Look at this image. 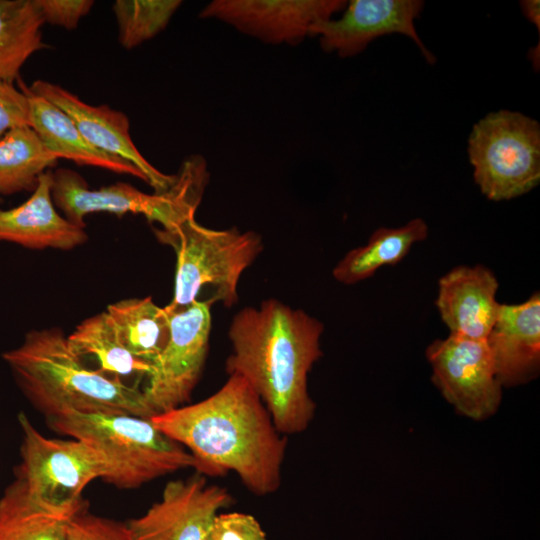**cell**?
Returning <instances> with one entry per match:
<instances>
[{
  "label": "cell",
  "mask_w": 540,
  "mask_h": 540,
  "mask_svg": "<svg viewBox=\"0 0 540 540\" xmlns=\"http://www.w3.org/2000/svg\"><path fill=\"white\" fill-rule=\"evenodd\" d=\"M150 419L193 456L197 473L216 477L234 472L257 496L279 489L287 440L241 376L228 375L209 397Z\"/></svg>",
  "instance_id": "cell-1"
},
{
  "label": "cell",
  "mask_w": 540,
  "mask_h": 540,
  "mask_svg": "<svg viewBox=\"0 0 540 540\" xmlns=\"http://www.w3.org/2000/svg\"><path fill=\"white\" fill-rule=\"evenodd\" d=\"M323 330L318 319L276 299L242 308L230 323L226 372L249 383L285 436L305 431L314 417L308 374L322 356Z\"/></svg>",
  "instance_id": "cell-2"
},
{
  "label": "cell",
  "mask_w": 540,
  "mask_h": 540,
  "mask_svg": "<svg viewBox=\"0 0 540 540\" xmlns=\"http://www.w3.org/2000/svg\"><path fill=\"white\" fill-rule=\"evenodd\" d=\"M2 358L24 395L48 419L70 411L153 417L138 385L88 368L57 327L27 332Z\"/></svg>",
  "instance_id": "cell-3"
},
{
  "label": "cell",
  "mask_w": 540,
  "mask_h": 540,
  "mask_svg": "<svg viewBox=\"0 0 540 540\" xmlns=\"http://www.w3.org/2000/svg\"><path fill=\"white\" fill-rule=\"evenodd\" d=\"M49 423L58 433L94 448L107 466L104 481L118 488H138L178 470L196 469L193 456L149 418L70 411L49 418Z\"/></svg>",
  "instance_id": "cell-4"
},
{
  "label": "cell",
  "mask_w": 540,
  "mask_h": 540,
  "mask_svg": "<svg viewBox=\"0 0 540 540\" xmlns=\"http://www.w3.org/2000/svg\"><path fill=\"white\" fill-rule=\"evenodd\" d=\"M155 235L176 253L174 295L164 307L168 314L198 301L204 289L211 304H236L240 277L263 250L262 237L254 231L211 229L195 218L171 231L156 229Z\"/></svg>",
  "instance_id": "cell-5"
},
{
  "label": "cell",
  "mask_w": 540,
  "mask_h": 540,
  "mask_svg": "<svg viewBox=\"0 0 540 540\" xmlns=\"http://www.w3.org/2000/svg\"><path fill=\"white\" fill-rule=\"evenodd\" d=\"M468 155L475 183L489 200L526 194L540 182V125L515 111L489 113L473 126Z\"/></svg>",
  "instance_id": "cell-6"
},
{
  "label": "cell",
  "mask_w": 540,
  "mask_h": 540,
  "mask_svg": "<svg viewBox=\"0 0 540 540\" xmlns=\"http://www.w3.org/2000/svg\"><path fill=\"white\" fill-rule=\"evenodd\" d=\"M51 194L63 216L82 228H85L87 215L106 212L118 216L142 214L148 221L159 223L161 229L171 231L195 218L203 188L194 176L179 173L172 185L161 193L147 194L121 182L90 189L77 172L60 168L52 172Z\"/></svg>",
  "instance_id": "cell-7"
},
{
  "label": "cell",
  "mask_w": 540,
  "mask_h": 540,
  "mask_svg": "<svg viewBox=\"0 0 540 540\" xmlns=\"http://www.w3.org/2000/svg\"><path fill=\"white\" fill-rule=\"evenodd\" d=\"M18 423L23 434L22 461L15 473L29 495L50 509L84 510V489L90 482L106 478L102 456L81 440L44 436L23 412L18 414Z\"/></svg>",
  "instance_id": "cell-8"
},
{
  "label": "cell",
  "mask_w": 540,
  "mask_h": 540,
  "mask_svg": "<svg viewBox=\"0 0 540 540\" xmlns=\"http://www.w3.org/2000/svg\"><path fill=\"white\" fill-rule=\"evenodd\" d=\"M211 306L195 301L184 310L167 313L169 337L142 388L153 416L184 405L198 383L209 349Z\"/></svg>",
  "instance_id": "cell-9"
},
{
  "label": "cell",
  "mask_w": 540,
  "mask_h": 540,
  "mask_svg": "<svg viewBox=\"0 0 540 540\" xmlns=\"http://www.w3.org/2000/svg\"><path fill=\"white\" fill-rule=\"evenodd\" d=\"M432 381L455 409L475 420L493 415L501 402L498 382L486 340L450 334L426 349Z\"/></svg>",
  "instance_id": "cell-10"
},
{
  "label": "cell",
  "mask_w": 540,
  "mask_h": 540,
  "mask_svg": "<svg viewBox=\"0 0 540 540\" xmlns=\"http://www.w3.org/2000/svg\"><path fill=\"white\" fill-rule=\"evenodd\" d=\"M232 501L226 488L196 472L169 481L160 499L127 525L134 540H203L214 517Z\"/></svg>",
  "instance_id": "cell-11"
},
{
  "label": "cell",
  "mask_w": 540,
  "mask_h": 540,
  "mask_svg": "<svg viewBox=\"0 0 540 540\" xmlns=\"http://www.w3.org/2000/svg\"><path fill=\"white\" fill-rule=\"evenodd\" d=\"M344 0H214L200 12L264 43L297 45L315 23L331 19Z\"/></svg>",
  "instance_id": "cell-12"
},
{
  "label": "cell",
  "mask_w": 540,
  "mask_h": 540,
  "mask_svg": "<svg viewBox=\"0 0 540 540\" xmlns=\"http://www.w3.org/2000/svg\"><path fill=\"white\" fill-rule=\"evenodd\" d=\"M336 20H322L310 29L309 36L319 38L321 48L340 57L361 53L374 39L391 33L410 37L429 63L434 55L420 39L414 21L424 2L420 0H352Z\"/></svg>",
  "instance_id": "cell-13"
},
{
  "label": "cell",
  "mask_w": 540,
  "mask_h": 540,
  "mask_svg": "<svg viewBox=\"0 0 540 540\" xmlns=\"http://www.w3.org/2000/svg\"><path fill=\"white\" fill-rule=\"evenodd\" d=\"M28 89L63 110L94 147L135 166L156 193L166 191L174 182L175 175L157 170L138 151L123 112L107 105H90L62 86L45 80L34 81Z\"/></svg>",
  "instance_id": "cell-14"
},
{
  "label": "cell",
  "mask_w": 540,
  "mask_h": 540,
  "mask_svg": "<svg viewBox=\"0 0 540 540\" xmlns=\"http://www.w3.org/2000/svg\"><path fill=\"white\" fill-rule=\"evenodd\" d=\"M498 287L494 273L483 265L457 266L443 275L435 304L450 334L486 340L501 305Z\"/></svg>",
  "instance_id": "cell-15"
},
{
  "label": "cell",
  "mask_w": 540,
  "mask_h": 540,
  "mask_svg": "<svg viewBox=\"0 0 540 540\" xmlns=\"http://www.w3.org/2000/svg\"><path fill=\"white\" fill-rule=\"evenodd\" d=\"M486 342L502 387L534 379L540 368L539 292L520 304H501Z\"/></svg>",
  "instance_id": "cell-16"
},
{
  "label": "cell",
  "mask_w": 540,
  "mask_h": 540,
  "mask_svg": "<svg viewBox=\"0 0 540 540\" xmlns=\"http://www.w3.org/2000/svg\"><path fill=\"white\" fill-rule=\"evenodd\" d=\"M51 185L52 172L46 171L25 202L11 209H0V241L30 249L61 250H70L87 241L85 228L57 211Z\"/></svg>",
  "instance_id": "cell-17"
},
{
  "label": "cell",
  "mask_w": 540,
  "mask_h": 540,
  "mask_svg": "<svg viewBox=\"0 0 540 540\" xmlns=\"http://www.w3.org/2000/svg\"><path fill=\"white\" fill-rule=\"evenodd\" d=\"M20 89L29 99L30 127L57 159L134 176L146 182L144 175L131 163L90 144L63 110L31 92L23 82H20Z\"/></svg>",
  "instance_id": "cell-18"
},
{
  "label": "cell",
  "mask_w": 540,
  "mask_h": 540,
  "mask_svg": "<svg viewBox=\"0 0 540 540\" xmlns=\"http://www.w3.org/2000/svg\"><path fill=\"white\" fill-rule=\"evenodd\" d=\"M428 226L415 218L398 228L375 230L364 246L349 251L333 269L340 283L352 285L370 278L379 268L399 263L412 246L426 239Z\"/></svg>",
  "instance_id": "cell-19"
},
{
  "label": "cell",
  "mask_w": 540,
  "mask_h": 540,
  "mask_svg": "<svg viewBox=\"0 0 540 540\" xmlns=\"http://www.w3.org/2000/svg\"><path fill=\"white\" fill-rule=\"evenodd\" d=\"M77 513L39 504L16 475L0 497V540H67L68 524Z\"/></svg>",
  "instance_id": "cell-20"
},
{
  "label": "cell",
  "mask_w": 540,
  "mask_h": 540,
  "mask_svg": "<svg viewBox=\"0 0 540 540\" xmlns=\"http://www.w3.org/2000/svg\"><path fill=\"white\" fill-rule=\"evenodd\" d=\"M66 338L75 355L80 359L91 357L106 375L146 378L151 371V363L135 357L122 344L106 311L83 320Z\"/></svg>",
  "instance_id": "cell-21"
},
{
  "label": "cell",
  "mask_w": 540,
  "mask_h": 540,
  "mask_svg": "<svg viewBox=\"0 0 540 540\" xmlns=\"http://www.w3.org/2000/svg\"><path fill=\"white\" fill-rule=\"evenodd\" d=\"M118 336L135 357L152 363L169 337V315L151 297L129 298L108 305Z\"/></svg>",
  "instance_id": "cell-22"
},
{
  "label": "cell",
  "mask_w": 540,
  "mask_h": 540,
  "mask_svg": "<svg viewBox=\"0 0 540 540\" xmlns=\"http://www.w3.org/2000/svg\"><path fill=\"white\" fill-rule=\"evenodd\" d=\"M43 24L34 0H0V79H19L25 62L45 47Z\"/></svg>",
  "instance_id": "cell-23"
},
{
  "label": "cell",
  "mask_w": 540,
  "mask_h": 540,
  "mask_svg": "<svg viewBox=\"0 0 540 540\" xmlns=\"http://www.w3.org/2000/svg\"><path fill=\"white\" fill-rule=\"evenodd\" d=\"M57 160L30 126L9 131L0 139V195L34 190Z\"/></svg>",
  "instance_id": "cell-24"
},
{
  "label": "cell",
  "mask_w": 540,
  "mask_h": 540,
  "mask_svg": "<svg viewBox=\"0 0 540 540\" xmlns=\"http://www.w3.org/2000/svg\"><path fill=\"white\" fill-rule=\"evenodd\" d=\"M181 4L179 0L115 1L113 12L120 44L132 49L155 37L166 28Z\"/></svg>",
  "instance_id": "cell-25"
},
{
  "label": "cell",
  "mask_w": 540,
  "mask_h": 540,
  "mask_svg": "<svg viewBox=\"0 0 540 540\" xmlns=\"http://www.w3.org/2000/svg\"><path fill=\"white\" fill-rule=\"evenodd\" d=\"M67 540H134L127 523L82 510L68 524Z\"/></svg>",
  "instance_id": "cell-26"
},
{
  "label": "cell",
  "mask_w": 540,
  "mask_h": 540,
  "mask_svg": "<svg viewBox=\"0 0 540 540\" xmlns=\"http://www.w3.org/2000/svg\"><path fill=\"white\" fill-rule=\"evenodd\" d=\"M203 540H267L259 522L241 512L218 513L210 523Z\"/></svg>",
  "instance_id": "cell-27"
},
{
  "label": "cell",
  "mask_w": 540,
  "mask_h": 540,
  "mask_svg": "<svg viewBox=\"0 0 540 540\" xmlns=\"http://www.w3.org/2000/svg\"><path fill=\"white\" fill-rule=\"evenodd\" d=\"M24 126H30L28 96L13 82L0 79V139L9 131Z\"/></svg>",
  "instance_id": "cell-28"
},
{
  "label": "cell",
  "mask_w": 540,
  "mask_h": 540,
  "mask_svg": "<svg viewBox=\"0 0 540 540\" xmlns=\"http://www.w3.org/2000/svg\"><path fill=\"white\" fill-rule=\"evenodd\" d=\"M44 21L67 30L77 28L94 5L91 0H34Z\"/></svg>",
  "instance_id": "cell-29"
},
{
  "label": "cell",
  "mask_w": 540,
  "mask_h": 540,
  "mask_svg": "<svg viewBox=\"0 0 540 540\" xmlns=\"http://www.w3.org/2000/svg\"><path fill=\"white\" fill-rule=\"evenodd\" d=\"M520 6L526 18L540 31V2L538 0H524Z\"/></svg>",
  "instance_id": "cell-30"
},
{
  "label": "cell",
  "mask_w": 540,
  "mask_h": 540,
  "mask_svg": "<svg viewBox=\"0 0 540 540\" xmlns=\"http://www.w3.org/2000/svg\"><path fill=\"white\" fill-rule=\"evenodd\" d=\"M0 201H1V198H0Z\"/></svg>",
  "instance_id": "cell-31"
}]
</instances>
